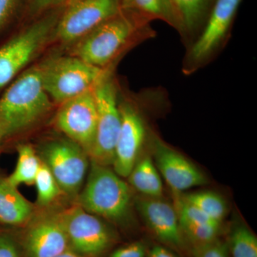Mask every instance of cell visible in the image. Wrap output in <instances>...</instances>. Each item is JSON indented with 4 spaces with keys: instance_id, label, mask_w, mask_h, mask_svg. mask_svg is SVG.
<instances>
[{
    "instance_id": "29",
    "label": "cell",
    "mask_w": 257,
    "mask_h": 257,
    "mask_svg": "<svg viewBox=\"0 0 257 257\" xmlns=\"http://www.w3.org/2000/svg\"><path fill=\"white\" fill-rule=\"evenodd\" d=\"M147 257H179L172 249L162 244H155L147 248Z\"/></svg>"
},
{
    "instance_id": "26",
    "label": "cell",
    "mask_w": 257,
    "mask_h": 257,
    "mask_svg": "<svg viewBox=\"0 0 257 257\" xmlns=\"http://www.w3.org/2000/svg\"><path fill=\"white\" fill-rule=\"evenodd\" d=\"M23 0H0V30L11 20Z\"/></svg>"
},
{
    "instance_id": "17",
    "label": "cell",
    "mask_w": 257,
    "mask_h": 257,
    "mask_svg": "<svg viewBox=\"0 0 257 257\" xmlns=\"http://www.w3.org/2000/svg\"><path fill=\"white\" fill-rule=\"evenodd\" d=\"M130 185L142 196L162 197L163 184L156 165L151 157H143L138 160L128 176Z\"/></svg>"
},
{
    "instance_id": "1",
    "label": "cell",
    "mask_w": 257,
    "mask_h": 257,
    "mask_svg": "<svg viewBox=\"0 0 257 257\" xmlns=\"http://www.w3.org/2000/svg\"><path fill=\"white\" fill-rule=\"evenodd\" d=\"M50 96L42 84L41 69L20 76L0 98V128L6 137L35 124L50 110Z\"/></svg>"
},
{
    "instance_id": "25",
    "label": "cell",
    "mask_w": 257,
    "mask_h": 257,
    "mask_svg": "<svg viewBox=\"0 0 257 257\" xmlns=\"http://www.w3.org/2000/svg\"><path fill=\"white\" fill-rule=\"evenodd\" d=\"M147 251L145 243L137 241L116 248L108 257H147Z\"/></svg>"
},
{
    "instance_id": "12",
    "label": "cell",
    "mask_w": 257,
    "mask_h": 257,
    "mask_svg": "<svg viewBox=\"0 0 257 257\" xmlns=\"http://www.w3.org/2000/svg\"><path fill=\"white\" fill-rule=\"evenodd\" d=\"M153 160L161 177L174 193H181L208 183L207 177L184 155L155 139Z\"/></svg>"
},
{
    "instance_id": "27",
    "label": "cell",
    "mask_w": 257,
    "mask_h": 257,
    "mask_svg": "<svg viewBox=\"0 0 257 257\" xmlns=\"http://www.w3.org/2000/svg\"><path fill=\"white\" fill-rule=\"evenodd\" d=\"M66 0H28L30 14L37 15L62 5Z\"/></svg>"
},
{
    "instance_id": "31",
    "label": "cell",
    "mask_w": 257,
    "mask_h": 257,
    "mask_svg": "<svg viewBox=\"0 0 257 257\" xmlns=\"http://www.w3.org/2000/svg\"><path fill=\"white\" fill-rule=\"evenodd\" d=\"M7 137L6 135H5L4 132H3V130H2V128H0V145H1V143H3V140H4Z\"/></svg>"
},
{
    "instance_id": "14",
    "label": "cell",
    "mask_w": 257,
    "mask_h": 257,
    "mask_svg": "<svg viewBox=\"0 0 257 257\" xmlns=\"http://www.w3.org/2000/svg\"><path fill=\"white\" fill-rule=\"evenodd\" d=\"M25 257H55L69 248L68 239L58 214L40 218L25 231Z\"/></svg>"
},
{
    "instance_id": "10",
    "label": "cell",
    "mask_w": 257,
    "mask_h": 257,
    "mask_svg": "<svg viewBox=\"0 0 257 257\" xmlns=\"http://www.w3.org/2000/svg\"><path fill=\"white\" fill-rule=\"evenodd\" d=\"M96 121L92 89L62 103L55 118L59 130L82 147L89 157L95 141Z\"/></svg>"
},
{
    "instance_id": "23",
    "label": "cell",
    "mask_w": 257,
    "mask_h": 257,
    "mask_svg": "<svg viewBox=\"0 0 257 257\" xmlns=\"http://www.w3.org/2000/svg\"><path fill=\"white\" fill-rule=\"evenodd\" d=\"M34 184L37 189V203L40 207H47L62 193L52 172L42 162Z\"/></svg>"
},
{
    "instance_id": "4",
    "label": "cell",
    "mask_w": 257,
    "mask_h": 257,
    "mask_svg": "<svg viewBox=\"0 0 257 257\" xmlns=\"http://www.w3.org/2000/svg\"><path fill=\"white\" fill-rule=\"evenodd\" d=\"M40 69L44 89L50 99L61 104L92 89L104 74V69L75 56L54 59Z\"/></svg>"
},
{
    "instance_id": "9",
    "label": "cell",
    "mask_w": 257,
    "mask_h": 257,
    "mask_svg": "<svg viewBox=\"0 0 257 257\" xmlns=\"http://www.w3.org/2000/svg\"><path fill=\"white\" fill-rule=\"evenodd\" d=\"M88 157L82 147L70 140L52 142L42 152V162L62 192L69 195H75L80 190L89 167Z\"/></svg>"
},
{
    "instance_id": "3",
    "label": "cell",
    "mask_w": 257,
    "mask_h": 257,
    "mask_svg": "<svg viewBox=\"0 0 257 257\" xmlns=\"http://www.w3.org/2000/svg\"><path fill=\"white\" fill-rule=\"evenodd\" d=\"M147 21L148 20L143 16L122 11L77 41L74 49V56L102 69Z\"/></svg>"
},
{
    "instance_id": "7",
    "label": "cell",
    "mask_w": 257,
    "mask_h": 257,
    "mask_svg": "<svg viewBox=\"0 0 257 257\" xmlns=\"http://www.w3.org/2000/svg\"><path fill=\"white\" fill-rule=\"evenodd\" d=\"M95 101L96 132L95 141L89 157L92 162L104 166L112 165L121 118L116 99V89L110 77L105 74L92 89Z\"/></svg>"
},
{
    "instance_id": "32",
    "label": "cell",
    "mask_w": 257,
    "mask_h": 257,
    "mask_svg": "<svg viewBox=\"0 0 257 257\" xmlns=\"http://www.w3.org/2000/svg\"><path fill=\"white\" fill-rule=\"evenodd\" d=\"M69 1H76V0H69Z\"/></svg>"
},
{
    "instance_id": "2",
    "label": "cell",
    "mask_w": 257,
    "mask_h": 257,
    "mask_svg": "<svg viewBox=\"0 0 257 257\" xmlns=\"http://www.w3.org/2000/svg\"><path fill=\"white\" fill-rule=\"evenodd\" d=\"M78 205L99 217L122 224L133 206L131 189L109 166L92 161L87 183L79 196Z\"/></svg>"
},
{
    "instance_id": "16",
    "label": "cell",
    "mask_w": 257,
    "mask_h": 257,
    "mask_svg": "<svg viewBox=\"0 0 257 257\" xmlns=\"http://www.w3.org/2000/svg\"><path fill=\"white\" fill-rule=\"evenodd\" d=\"M32 214L31 203L22 195L18 187L0 177V223L19 226L28 222Z\"/></svg>"
},
{
    "instance_id": "28",
    "label": "cell",
    "mask_w": 257,
    "mask_h": 257,
    "mask_svg": "<svg viewBox=\"0 0 257 257\" xmlns=\"http://www.w3.org/2000/svg\"><path fill=\"white\" fill-rule=\"evenodd\" d=\"M0 257H20L15 241L7 234H0Z\"/></svg>"
},
{
    "instance_id": "5",
    "label": "cell",
    "mask_w": 257,
    "mask_h": 257,
    "mask_svg": "<svg viewBox=\"0 0 257 257\" xmlns=\"http://www.w3.org/2000/svg\"><path fill=\"white\" fill-rule=\"evenodd\" d=\"M69 248L82 257H104L116 241L114 231L99 216L79 205L58 214Z\"/></svg>"
},
{
    "instance_id": "30",
    "label": "cell",
    "mask_w": 257,
    "mask_h": 257,
    "mask_svg": "<svg viewBox=\"0 0 257 257\" xmlns=\"http://www.w3.org/2000/svg\"><path fill=\"white\" fill-rule=\"evenodd\" d=\"M55 257H82L79 255L78 253L74 252V251L71 250L70 248L67 249V251H64L63 253L57 255Z\"/></svg>"
},
{
    "instance_id": "18",
    "label": "cell",
    "mask_w": 257,
    "mask_h": 257,
    "mask_svg": "<svg viewBox=\"0 0 257 257\" xmlns=\"http://www.w3.org/2000/svg\"><path fill=\"white\" fill-rule=\"evenodd\" d=\"M122 11L143 18L160 19L174 28L184 30L180 19L171 0H121Z\"/></svg>"
},
{
    "instance_id": "19",
    "label": "cell",
    "mask_w": 257,
    "mask_h": 257,
    "mask_svg": "<svg viewBox=\"0 0 257 257\" xmlns=\"http://www.w3.org/2000/svg\"><path fill=\"white\" fill-rule=\"evenodd\" d=\"M18 151L16 167L7 179L16 187L21 184H33L42 164L40 157L30 145H20Z\"/></svg>"
},
{
    "instance_id": "20",
    "label": "cell",
    "mask_w": 257,
    "mask_h": 257,
    "mask_svg": "<svg viewBox=\"0 0 257 257\" xmlns=\"http://www.w3.org/2000/svg\"><path fill=\"white\" fill-rule=\"evenodd\" d=\"M184 30L192 31L207 19L216 0H171Z\"/></svg>"
},
{
    "instance_id": "6",
    "label": "cell",
    "mask_w": 257,
    "mask_h": 257,
    "mask_svg": "<svg viewBox=\"0 0 257 257\" xmlns=\"http://www.w3.org/2000/svg\"><path fill=\"white\" fill-rule=\"evenodd\" d=\"M62 12L42 17L0 47V90L31 61L46 43Z\"/></svg>"
},
{
    "instance_id": "11",
    "label": "cell",
    "mask_w": 257,
    "mask_h": 257,
    "mask_svg": "<svg viewBox=\"0 0 257 257\" xmlns=\"http://www.w3.org/2000/svg\"><path fill=\"white\" fill-rule=\"evenodd\" d=\"M136 207L147 227L161 244L182 254L190 252L174 205L162 197L141 195L136 199Z\"/></svg>"
},
{
    "instance_id": "15",
    "label": "cell",
    "mask_w": 257,
    "mask_h": 257,
    "mask_svg": "<svg viewBox=\"0 0 257 257\" xmlns=\"http://www.w3.org/2000/svg\"><path fill=\"white\" fill-rule=\"evenodd\" d=\"M241 0H216L202 34L191 50V58H206L227 33Z\"/></svg>"
},
{
    "instance_id": "21",
    "label": "cell",
    "mask_w": 257,
    "mask_h": 257,
    "mask_svg": "<svg viewBox=\"0 0 257 257\" xmlns=\"http://www.w3.org/2000/svg\"><path fill=\"white\" fill-rule=\"evenodd\" d=\"M230 257H257V238L246 225L236 224L226 242Z\"/></svg>"
},
{
    "instance_id": "13",
    "label": "cell",
    "mask_w": 257,
    "mask_h": 257,
    "mask_svg": "<svg viewBox=\"0 0 257 257\" xmlns=\"http://www.w3.org/2000/svg\"><path fill=\"white\" fill-rule=\"evenodd\" d=\"M121 123L116 140L113 170L121 177H128L139 160L146 130L140 115L130 104L120 106Z\"/></svg>"
},
{
    "instance_id": "22",
    "label": "cell",
    "mask_w": 257,
    "mask_h": 257,
    "mask_svg": "<svg viewBox=\"0 0 257 257\" xmlns=\"http://www.w3.org/2000/svg\"><path fill=\"white\" fill-rule=\"evenodd\" d=\"M187 202L200 209L204 214L216 221L222 224L226 212L227 206L224 198L210 191L189 193L182 195Z\"/></svg>"
},
{
    "instance_id": "24",
    "label": "cell",
    "mask_w": 257,
    "mask_h": 257,
    "mask_svg": "<svg viewBox=\"0 0 257 257\" xmlns=\"http://www.w3.org/2000/svg\"><path fill=\"white\" fill-rule=\"evenodd\" d=\"M193 257H230L226 242L218 239L199 247L192 248Z\"/></svg>"
},
{
    "instance_id": "8",
    "label": "cell",
    "mask_w": 257,
    "mask_h": 257,
    "mask_svg": "<svg viewBox=\"0 0 257 257\" xmlns=\"http://www.w3.org/2000/svg\"><path fill=\"white\" fill-rule=\"evenodd\" d=\"M121 12V0L69 1L61 13L54 32L63 43H73Z\"/></svg>"
}]
</instances>
